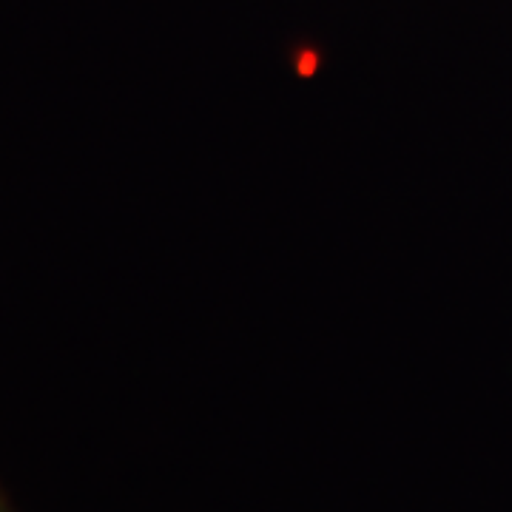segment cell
<instances>
[{
	"mask_svg": "<svg viewBox=\"0 0 512 512\" xmlns=\"http://www.w3.org/2000/svg\"><path fill=\"white\" fill-rule=\"evenodd\" d=\"M0 512H9L6 510V504H3V498H0Z\"/></svg>",
	"mask_w": 512,
	"mask_h": 512,
	"instance_id": "6da1fadb",
	"label": "cell"
}]
</instances>
